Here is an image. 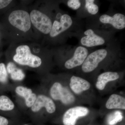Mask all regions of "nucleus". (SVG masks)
Returning <instances> with one entry per match:
<instances>
[{"instance_id":"nucleus-1","label":"nucleus","mask_w":125,"mask_h":125,"mask_svg":"<svg viewBox=\"0 0 125 125\" xmlns=\"http://www.w3.org/2000/svg\"><path fill=\"white\" fill-rule=\"evenodd\" d=\"M29 1H21L8 10L6 24L10 44L39 42L31 24L28 7Z\"/></svg>"},{"instance_id":"nucleus-2","label":"nucleus","mask_w":125,"mask_h":125,"mask_svg":"<svg viewBox=\"0 0 125 125\" xmlns=\"http://www.w3.org/2000/svg\"><path fill=\"white\" fill-rule=\"evenodd\" d=\"M7 52L9 61L18 67L40 72L46 57V49L40 42L36 41L10 44Z\"/></svg>"},{"instance_id":"nucleus-3","label":"nucleus","mask_w":125,"mask_h":125,"mask_svg":"<svg viewBox=\"0 0 125 125\" xmlns=\"http://www.w3.org/2000/svg\"><path fill=\"white\" fill-rule=\"evenodd\" d=\"M28 4L31 24L39 42L44 37L48 36L51 30L52 21L46 11V4L43 1H37Z\"/></svg>"},{"instance_id":"nucleus-4","label":"nucleus","mask_w":125,"mask_h":125,"mask_svg":"<svg viewBox=\"0 0 125 125\" xmlns=\"http://www.w3.org/2000/svg\"><path fill=\"white\" fill-rule=\"evenodd\" d=\"M51 98L55 101H59L63 105L68 106L75 101L74 94L68 87L59 82L53 83L49 90Z\"/></svg>"},{"instance_id":"nucleus-5","label":"nucleus","mask_w":125,"mask_h":125,"mask_svg":"<svg viewBox=\"0 0 125 125\" xmlns=\"http://www.w3.org/2000/svg\"><path fill=\"white\" fill-rule=\"evenodd\" d=\"M51 30L48 36L50 38L57 37L70 28L73 23L71 17L67 14H62L58 12L56 15V19L52 20Z\"/></svg>"},{"instance_id":"nucleus-6","label":"nucleus","mask_w":125,"mask_h":125,"mask_svg":"<svg viewBox=\"0 0 125 125\" xmlns=\"http://www.w3.org/2000/svg\"><path fill=\"white\" fill-rule=\"evenodd\" d=\"M107 55V51L104 49H98L90 54L82 65L81 68L83 72L89 73L93 71Z\"/></svg>"},{"instance_id":"nucleus-7","label":"nucleus","mask_w":125,"mask_h":125,"mask_svg":"<svg viewBox=\"0 0 125 125\" xmlns=\"http://www.w3.org/2000/svg\"><path fill=\"white\" fill-rule=\"evenodd\" d=\"M89 113L88 108L83 106H76L66 111L62 116L64 125H75L77 120L87 116Z\"/></svg>"},{"instance_id":"nucleus-8","label":"nucleus","mask_w":125,"mask_h":125,"mask_svg":"<svg viewBox=\"0 0 125 125\" xmlns=\"http://www.w3.org/2000/svg\"><path fill=\"white\" fill-rule=\"evenodd\" d=\"M43 108L50 114L54 113L56 109L55 104L51 97L44 94H39L31 107V110L33 112H38Z\"/></svg>"},{"instance_id":"nucleus-9","label":"nucleus","mask_w":125,"mask_h":125,"mask_svg":"<svg viewBox=\"0 0 125 125\" xmlns=\"http://www.w3.org/2000/svg\"><path fill=\"white\" fill-rule=\"evenodd\" d=\"M88 54L87 48L83 46L78 47L75 51L73 56L65 62V67L71 69L83 65Z\"/></svg>"},{"instance_id":"nucleus-10","label":"nucleus","mask_w":125,"mask_h":125,"mask_svg":"<svg viewBox=\"0 0 125 125\" xmlns=\"http://www.w3.org/2000/svg\"><path fill=\"white\" fill-rule=\"evenodd\" d=\"M91 84L88 81L79 76H72L70 79L69 87L71 92L80 94L90 88Z\"/></svg>"},{"instance_id":"nucleus-11","label":"nucleus","mask_w":125,"mask_h":125,"mask_svg":"<svg viewBox=\"0 0 125 125\" xmlns=\"http://www.w3.org/2000/svg\"><path fill=\"white\" fill-rule=\"evenodd\" d=\"M84 34L86 36L82 37L80 41L83 46L91 47L103 45L105 43V39L96 34L93 30H87Z\"/></svg>"},{"instance_id":"nucleus-12","label":"nucleus","mask_w":125,"mask_h":125,"mask_svg":"<svg viewBox=\"0 0 125 125\" xmlns=\"http://www.w3.org/2000/svg\"><path fill=\"white\" fill-rule=\"evenodd\" d=\"M101 22L111 25L115 28L118 30L125 28V16L121 13H116L113 16L106 14L103 15L99 18Z\"/></svg>"},{"instance_id":"nucleus-13","label":"nucleus","mask_w":125,"mask_h":125,"mask_svg":"<svg viewBox=\"0 0 125 125\" xmlns=\"http://www.w3.org/2000/svg\"><path fill=\"white\" fill-rule=\"evenodd\" d=\"M119 78L120 76L117 72L110 71L104 72L98 77L95 84L96 88L100 91L104 90L108 83L116 80Z\"/></svg>"},{"instance_id":"nucleus-14","label":"nucleus","mask_w":125,"mask_h":125,"mask_svg":"<svg viewBox=\"0 0 125 125\" xmlns=\"http://www.w3.org/2000/svg\"><path fill=\"white\" fill-rule=\"evenodd\" d=\"M15 92L19 96L24 98L25 105L28 108L32 106L37 98V94L33 93L32 89L24 86H17L15 88Z\"/></svg>"},{"instance_id":"nucleus-15","label":"nucleus","mask_w":125,"mask_h":125,"mask_svg":"<svg viewBox=\"0 0 125 125\" xmlns=\"http://www.w3.org/2000/svg\"><path fill=\"white\" fill-rule=\"evenodd\" d=\"M105 106L107 109H108L125 110V97L119 94H113L109 96Z\"/></svg>"},{"instance_id":"nucleus-16","label":"nucleus","mask_w":125,"mask_h":125,"mask_svg":"<svg viewBox=\"0 0 125 125\" xmlns=\"http://www.w3.org/2000/svg\"><path fill=\"white\" fill-rule=\"evenodd\" d=\"M6 68L8 75H10L12 80L21 81L24 79L25 75L23 70L14 62L9 61Z\"/></svg>"},{"instance_id":"nucleus-17","label":"nucleus","mask_w":125,"mask_h":125,"mask_svg":"<svg viewBox=\"0 0 125 125\" xmlns=\"http://www.w3.org/2000/svg\"><path fill=\"white\" fill-rule=\"evenodd\" d=\"M15 105L13 102L8 96H0V110L3 111H10L14 108Z\"/></svg>"},{"instance_id":"nucleus-18","label":"nucleus","mask_w":125,"mask_h":125,"mask_svg":"<svg viewBox=\"0 0 125 125\" xmlns=\"http://www.w3.org/2000/svg\"><path fill=\"white\" fill-rule=\"evenodd\" d=\"M94 0H85V7L89 13L92 15H96L99 10L98 6L94 3Z\"/></svg>"},{"instance_id":"nucleus-19","label":"nucleus","mask_w":125,"mask_h":125,"mask_svg":"<svg viewBox=\"0 0 125 125\" xmlns=\"http://www.w3.org/2000/svg\"><path fill=\"white\" fill-rule=\"evenodd\" d=\"M123 118L121 112L120 111H116L114 113L113 115L111 116V118L108 119V125H114L118 122H120Z\"/></svg>"},{"instance_id":"nucleus-20","label":"nucleus","mask_w":125,"mask_h":125,"mask_svg":"<svg viewBox=\"0 0 125 125\" xmlns=\"http://www.w3.org/2000/svg\"><path fill=\"white\" fill-rule=\"evenodd\" d=\"M8 76L6 66L4 63H0V83H6L8 81Z\"/></svg>"},{"instance_id":"nucleus-21","label":"nucleus","mask_w":125,"mask_h":125,"mask_svg":"<svg viewBox=\"0 0 125 125\" xmlns=\"http://www.w3.org/2000/svg\"><path fill=\"white\" fill-rule=\"evenodd\" d=\"M17 4L16 1L12 0H0V10L13 7Z\"/></svg>"},{"instance_id":"nucleus-22","label":"nucleus","mask_w":125,"mask_h":125,"mask_svg":"<svg viewBox=\"0 0 125 125\" xmlns=\"http://www.w3.org/2000/svg\"><path fill=\"white\" fill-rule=\"evenodd\" d=\"M68 7L74 10H77L80 7L81 3L79 0H69L67 2Z\"/></svg>"},{"instance_id":"nucleus-23","label":"nucleus","mask_w":125,"mask_h":125,"mask_svg":"<svg viewBox=\"0 0 125 125\" xmlns=\"http://www.w3.org/2000/svg\"><path fill=\"white\" fill-rule=\"evenodd\" d=\"M9 121L5 117L0 115V125H8Z\"/></svg>"},{"instance_id":"nucleus-24","label":"nucleus","mask_w":125,"mask_h":125,"mask_svg":"<svg viewBox=\"0 0 125 125\" xmlns=\"http://www.w3.org/2000/svg\"></svg>"}]
</instances>
